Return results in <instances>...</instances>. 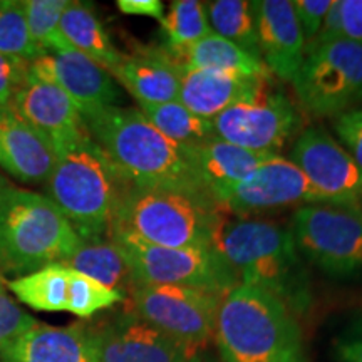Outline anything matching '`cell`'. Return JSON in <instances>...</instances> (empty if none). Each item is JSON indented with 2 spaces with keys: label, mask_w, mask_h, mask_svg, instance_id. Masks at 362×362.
Returning a JSON list of instances; mask_svg holds the SVG:
<instances>
[{
  "label": "cell",
  "mask_w": 362,
  "mask_h": 362,
  "mask_svg": "<svg viewBox=\"0 0 362 362\" xmlns=\"http://www.w3.org/2000/svg\"><path fill=\"white\" fill-rule=\"evenodd\" d=\"M288 160L322 194L325 203H362V170L327 131L305 129L292 146Z\"/></svg>",
  "instance_id": "cell-14"
},
{
  "label": "cell",
  "mask_w": 362,
  "mask_h": 362,
  "mask_svg": "<svg viewBox=\"0 0 362 362\" xmlns=\"http://www.w3.org/2000/svg\"><path fill=\"white\" fill-rule=\"evenodd\" d=\"M90 327L101 362H198L161 330L129 310Z\"/></svg>",
  "instance_id": "cell-15"
},
{
  "label": "cell",
  "mask_w": 362,
  "mask_h": 362,
  "mask_svg": "<svg viewBox=\"0 0 362 362\" xmlns=\"http://www.w3.org/2000/svg\"><path fill=\"white\" fill-rule=\"evenodd\" d=\"M69 272L66 265L52 264L22 277L7 280L6 287L22 304L35 310L67 312Z\"/></svg>",
  "instance_id": "cell-26"
},
{
  "label": "cell",
  "mask_w": 362,
  "mask_h": 362,
  "mask_svg": "<svg viewBox=\"0 0 362 362\" xmlns=\"http://www.w3.org/2000/svg\"><path fill=\"white\" fill-rule=\"evenodd\" d=\"M0 54L33 62L42 54L35 47L24 8L17 0H0Z\"/></svg>",
  "instance_id": "cell-30"
},
{
  "label": "cell",
  "mask_w": 362,
  "mask_h": 362,
  "mask_svg": "<svg viewBox=\"0 0 362 362\" xmlns=\"http://www.w3.org/2000/svg\"><path fill=\"white\" fill-rule=\"evenodd\" d=\"M260 59L272 74L296 79L304 62V35L291 0L252 2Z\"/></svg>",
  "instance_id": "cell-16"
},
{
  "label": "cell",
  "mask_w": 362,
  "mask_h": 362,
  "mask_svg": "<svg viewBox=\"0 0 362 362\" xmlns=\"http://www.w3.org/2000/svg\"><path fill=\"white\" fill-rule=\"evenodd\" d=\"M56 151L42 133L11 106H0V170L24 185H45Z\"/></svg>",
  "instance_id": "cell-18"
},
{
  "label": "cell",
  "mask_w": 362,
  "mask_h": 362,
  "mask_svg": "<svg viewBox=\"0 0 362 362\" xmlns=\"http://www.w3.org/2000/svg\"><path fill=\"white\" fill-rule=\"evenodd\" d=\"M160 24L168 39L166 49L187 47L211 34L205 4L200 0H175Z\"/></svg>",
  "instance_id": "cell-29"
},
{
  "label": "cell",
  "mask_w": 362,
  "mask_h": 362,
  "mask_svg": "<svg viewBox=\"0 0 362 362\" xmlns=\"http://www.w3.org/2000/svg\"><path fill=\"white\" fill-rule=\"evenodd\" d=\"M37 320L21 309L7 293H0V352L6 351Z\"/></svg>",
  "instance_id": "cell-33"
},
{
  "label": "cell",
  "mask_w": 362,
  "mask_h": 362,
  "mask_svg": "<svg viewBox=\"0 0 362 362\" xmlns=\"http://www.w3.org/2000/svg\"><path fill=\"white\" fill-rule=\"evenodd\" d=\"M305 111L336 117L362 101V44L336 39L304 57L292 81Z\"/></svg>",
  "instance_id": "cell-10"
},
{
  "label": "cell",
  "mask_w": 362,
  "mask_h": 362,
  "mask_svg": "<svg viewBox=\"0 0 362 362\" xmlns=\"http://www.w3.org/2000/svg\"><path fill=\"white\" fill-rule=\"evenodd\" d=\"M334 356L339 362H362V319H357L334 339Z\"/></svg>",
  "instance_id": "cell-37"
},
{
  "label": "cell",
  "mask_w": 362,
  "mask_h": 362,
  "mask_svg": "<svg viewBox=\"0 0 362 362\" xmlns=\"http://www.w3.org/2000/svg\"><path fill=\"white\" fill-rule=\"evenodd\" d=\"M11 107L54 144L84 133L83 116L72 99L29 67Z\"/></svg>",
  "instance_id": "cell-17"
},
{
  "label": "cell",
  "mask_w": 362,
  "mask_h": 362,
  "mask_svg": "<svg viewBox=\"0 0 362 362\" xmlns=\"http://www.w3.org/2000/svg\"><path fill=\"white\" fill-rule=\"evenodd\" d=\"M298 253L332 277L362 272V205L315 203L292 216Z\"/></svg>",
  "instance_id": "cell-9"
},
{
  "label": "cell",
  "mask_w": 362,
  "mask_h": 362,
  "mask_svg": "<svg viewBox=\"0 0 362 362\" xmlns=\"http://www.w3.org/2000/svg\"><path fill=\"white\" fill-rule=\"evenodd\" d=\"M2 362H101L90 325L35 322L0 352Z\"/></svg>",
  "instance_id": "cell-19"
},
{
  "label": "cell",
  "mask_w": 362,
  "mask_h": 362,
  "mask_svg": "<svg viewBox=\"0 0 362 362\" xmlns=\"http://www.w3.org/2000/svg\"><path fill=\"white\" fill-rule=\"evenodd\" d=\"M83 121L128 185L214 198L194 166L192 148L166 138L136 107H106Z\"/></svg>",
  "instance_id": "cell-1"
},
{
  "label": "cell",
  "mask_w": 362,
  "mask_h": 362,
  "mask_svg": "<svg viewBox=\"0 0 362 362\" xmlns=\"http://www.w3.org/2000/svg\"><path fill=\"white\" fill-rule=\"evenodd\" d=\"M192 155L194 166L211 194L215 189L243 180L269 158L277 156L272 153L240 148L220 138H215L203 146L192 148Z\"/></svg>",
  "instance_id": "cell-23"
},
{
  "label": "cell",
  "mask_w": 362,
  "mask_h": 362,
  "mask_svg": "<svg viewBox=\"0 0 362 362\" xmlns=\"http://www.w3.org/2000/svg\"><path fill=\"white\" fill-rule=\"evenodd\" d=\"M111 76L128 90L139 106L141 104H165L178 101L181 71L156 49L124 56L112 69Z\"/></svg>",
  "instance_id": "cell-21"
},
{
  "label": "cell",
  "mask_w": 362,
  "mask_h": 362,
  "mask_svg": "<svg viewBox=\"0 0 362 362\" xmlns=\"http://www.w3.org/2000/svg\"><path fill=\"white\" fill-rule=\"evenodd\" d=\"M214 250L230 267L238 284L272 293L293 314L309 310L310 277L288 228L257 218H223L215 233Z\"/></svg>",
  "instance_id": "cell-2"
},
{
  "label": "cell",
  "mask_w": 362,
  "mask_h": 362,
  "mask_svg": "<svg viewBox=\"0 0 362 362\" xmlns=\"http://www.w3.org/2000/svg\"><path fill=\"white\" fill-rule=\"evenodd\" d=\"M54 151L56 161L45 181V197L83 240L110 238L128 183L88 131L54 144Z\"/></svg>",
  "instance_id": "cell-3"
},
{
  "label": "cell",
  "mask_w": 362,
  "mask_h": 362,
  "mask_svg": "<svg viewBox=\"0 0 362 362\" xmlns=\"http://www.w3.org/2000/svg\"><path fill=\"white\" fill-rule=\"evenodd\" d=\"M81 237L45 194L0 183V270L17 277L62 264Z\"/></svg>",
  "instance_id": "cell-5"
},
{
  "label": "cell",
  "mask_w": 362,
  "mask_h": 362,
  "mask_svg": "<svg viewBox=\"0 0 362 362\" xmlns=\"http://www.w3.org/2000/svg\"><path fill=\"white\" fill-rule=\"evenodd\" d=\"M332 128L336 131L341 146L352 156L362 170V107H354L332 119Z\"/></svg>",
  "instance_id": "cell-34"
},
{
  "label": "cell",
  "mask_w": 362,
  "mask_h": 362,
  "mask_svg": "<svg viewBox=\"0 0 362 362\" xmlns=\"http://www.w3.org/2000/svg\"><path fill=\"white\" fill-rule=\"evenodd\" d=\"M62 265L88 275L96 282L103 284L104 287L123 293L124 297H128L131 285H133L124 257L121 255L119 248L111 238H81L78 248L62 262Z\"/></svg>",
  "instance_id": "cell-25"
},
{
  "label": "cell",
  "mask_w": 362,
  "mask_h": 362,
  "mask_svg": "<svg viewBox=\"0 0 362 362\" xmlns=\"http://www.w3.org/2000/svg\"><path fill=\"white\" fill-rule=\"evenodd\" d=\"M334 0H293V12L304 35V45L319 33Z\"/></svg>",
  "instance_id": "cell-35"
},
{
  "label": "cell",
  "mask_w": 362,
  "mask_h": 362,
  "mask_svg": "<svg viewBox=\"0 0 362 362\" xmlns=\"http://www.w3.org/2000/svg\"><path fill=\"white\" fill-rule=\"evenodd\" d=\"M342 37L362 44V0H339Z\"/></svg>",
  "instance_id": "cell-38"
},
{
  "label": "cell",
  "mask_w": 362,
  "mask_h": 362,
  "mask_svg": "<svg viewBox=\"0 0 362 362\" xmlns=\"http://www.w3.org/2000/svg\"><path fill=\"white\" fill-rule=\"evenodd\" d=\"M166 57L180 69H208L228 74L269 78V69L259 57L252 56L237 44L230 42L215 33L208 34L192 45L180 49H163Z\"/></svg>",
  "instance_id": "cell-22"
},
{
  "label": "cell",
  "mask_w": 362,
  "mask_h": 362,
  "mask_svg": "<svg viewBox=\"0 0 362 362\" xmlns=\"http://www.w3.org/2000/svg\"><path fill=\"white\" fill-rule=\"evenodd\" d=\"M119 302H126L123 293L111 291V288L104 287L103 284L96 282L88 275L79 274V272H69L67 312L81 317V319H89L98 312L110 309Z\"/></svg>",
  "instance_id": "cell-31"
},
{
  "label": "cell",
  "mask_w": 362,
  "mask_h": 362,
  "mask_svg": "<svg viewBox=\"0 0 362 362\" xmlns=\"http://www.w3.org/2000/svg\"><path fill=\"white\" fill-rule=\"evenodd\" d=\"M139 111L155 128L171 139L187 148H198L216 138L214 123L210 119L194 115L180 101L165 104H141Z\"/></svg>",
  "instance_id": "cell-27"
},
{
  "label": "cell",
  "mask_w": 362,
  "mask_h": 362,
  "mask_svg": "<svg viewBox=\"0 0 362 362\" xmlns=\"http://www.w3.org/2000/svg\"><path fill=\"white\" fill-rule=\"evenodd\" d=\"M29 67L64 90L83 117L119 106L121 93L112 76L67 44L61 33L51 40L45 54L30 62Z\"/></svg>",
  "instance_id": "cell-13"
},
{
  "label": "cell",
  "mask_w": 362,
  "mask_h": 362,
  "mask_svg": "<svg viewBox=\"0 0 362 362\" xmlns=\"http://www.w3.org/2000/svg\"><path fill=\"white\" fill-rule=\"evenodd\" d=\"M221 297L176 285H133L126 297V310L161 330L198 359L215 339Z\"/></svg>",
  "instance_id": "cell-8"
},
{
  "label": "cell",
  "mask_w": 362,
  "mask_h": 362,
  "mask_svg": "<svg viewBox=\"0 0 362 362\" xmlns=\"http://www.w3.org/2000/svg\"><path fill=\"white\" fill-rule=\"evenodd\" d=\"M27 72L29 62L0 54V106H11Z\"/></svg>",
  "instance_id": "cell-36"
},
{
  "label": "cell",
  "mask_w": 362,
  "mask_h": 362,
  "mask_svg": "<svg viewBox=\"0 0 362 362\" xmlns=\"http://www.w3.org/2000/svg\"><path fill=\"white\" fill-rule=\"evenodd\" d=\"M205 8L211 33L237 44L243 51L260 59L252 2L215 0V2L205 4Z\"/></svg>",
  "instance_id": "cell-28"
},
{
  "label": "cell",
  "mask_w": 362,
  "mask_h": 362,
  "mask_svg": "<svg viewBox=\"0 0 362 362\" xmlns=\"http://www.w3.org/2000/svg\"><path fill=\"white\" fill-rule=\"evenodd\" d=\"M4 181H7L6 178H4V176L2 175H0V183H4Z\"/></svg>",
  "instance_id": "cell-41"
},
{
  "label": "cell",
  "mask_w": 362,
  "mask_h": 362,
  "mask_svg": "<svg viewBox=\"0 0 362 362\" xmlns=\"http://www.w3.org/2000/svg\"><path fill=\"white\" fill-rule=\"evenodd\" d=\"M6 284H7L6 275H4L2 270H0V293H6Z\"/></svg>",
  "instance_id": "cell-40"
},
{
  "label": "cell",
  "mask_w": 362,
  "mask_h": 362,
  "mask_svg": "<svg viewBox=\"0 0 362 362\" xmlns=\"http://www.w3.org/2000/svg\"><path fill=\"white\" fill-rule=\"evenodd\" d=\"M216 138L252 151L279 155L300 126V116L285 94L265 81L220 112L214 121Z\"/></svg>",
  "instance_id": "cell-11"
},
{
  "label": "cell",
  "mask_w": 362,
  "mask_h": 362,
  "mask_svg": "<svg viewBox=\"0 0 362 362\" xmlns=\"http://www.w3.org/2000/svg\"><path fill=\"white\" fill-rule=\"evenodd\" d=\"M215 198L126 185L111 230L166 248H214L223 215Z\"/></svg>",
  "instance_id": "cell-6"
},
{
  "label": "cell",
  "mask_w": 362,
  "mask_h": 362,
  "mask_svg": "<svg viewBox=\"0 0 362 362\" xmlns=\"http://www.w3.org/2000/svg\"><path fill=\"white\" fill-rule=\"evenodd\" d=\"M223 210L240 218L287 206L325 203L305 175L288 158L272 156L245 178L214 192Z\"/></svg>",
  "instance_id": "cell-12"
},
{
  "label": "cell",
  "mask_w": 362,
  "mask_h": 362,
  "mask_svg": "<svg viewBox=\"0 0 362 362\" xmlns=\"http://www.w3.org/2000/svg\"><path fill=\"white\" fill-rule=\"evenodd\" d=\"M215 341L223 362H309L296 314L252 285L221 297Z\"/></svg>",
  "instance_id": "cell-4"
},
{
  "label": "cell",
  "mask_w": 362,
  "mask_h": 362,
  "mask_svg": "<svg viewBox=\"0 0 362 362\" xmlns=\"http://www.w3.org/2000/svg\"><path fill=\"white\" fill-rule=\"evenodd\" d=\"M59 33L76 51L104 67L110 74L123 59V54L112 44L110 34L89 4L69 2L59 22Z\"/></svg>",
  "instance_id": "cell-24"
},
{
  "label": "cell",
  "mask_w": 362,
  "mask_h": 362,
  "mask_svg": "<svg viewBox=\"0 0 362 362\" xmlns=\"http://www.w3.org/2000/svg\"><path fill=\"white\" fill-rule=\"evenodd\" d=\"M133 285H176L225 296L238 280L214 248H166L111 230ZM131 285V287H133Z\"/></svg>",
  "instance_id": "cell-7"
},
{
  "label": "cell",
  "mask_w": 362,
  "mask_h": 362,
  "mask_svg": "<svg viewBox=\"0 0 362 362\" xmlns=\"http://www.w3.org/2000/svg\"><path fill=\"white\" fill-rule=\"evenodd\" d=\"M116 6L121 12L131 16L155 17L160 22L165 17V6L160 0H117Z\"/></svg>",
  "instance_id": "cell-39"
},
{
  "label": "cell",
  "mask_w": 362,
  "mask_h": 362,
  "mask_svg": "<svg viewBox=\"0 0 362 362\" xmlns=\"http://www.w3.org/2000/svg\"><path fill=\"white\" fill-rule=\"evenodd\" d=\"M30 37L40 54H45L47 45L59 34V22L69 6V0H22Z\"/></svg>",
  "instance_id": "cell-32"
},
{
  "label": "cell",
  "mask_w": 362,
  "mask_h": 362,
  "mask_svg": "<svg viewBox=\"0 0 362 362\" xmlns=\"http://www.w3.org/2000/svg\"><path fill=\"white\" fill-rule=\"evenodd\" d=\"M180 79L178 101L194 115L214 121L238 99L259 89L269 78L185 67Z\"/></svg>",
  "instance_id": "cell-20"
}]
</instances>
